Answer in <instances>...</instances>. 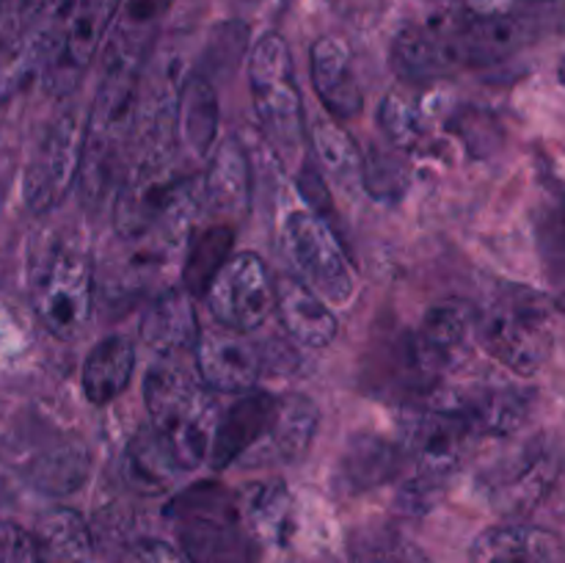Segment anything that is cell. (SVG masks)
<instances>
[{
    "mask_svg": "<svg viewBox=\"0 0 565 563\" xmlns=\"http://www.w3.org/2000/svg\"><path fill=\"white\" fill-rule=\"evenodd\" d=\"M367 390L373 395L386 392L390 397L406 401L408 406L428 401L434 392H439V375L428 368V362L419 353L414 331L392 329L381 342H375L367 351Z\"/></svg>",
    "mask_w": 565,
    "mask_h": 563,
    "instance_id": "obj_14",
    "label": "cell"
},
{
    "mask_svg": "<svg viewBox=\"0 0 565 563\" xmlns=\"http://www.w3.org/2000/svg\"><path fill=\"white\" fill-rule=\"evenodd\" d=\"M243 3L257 6V9H265V6H274V3H279V0H243Z\"/></svg>",
    "mask_w": 565,
    "mask_h": 563,
    "instance_id": "obj_42",
    "label": "cell"
},
{
    "mask_svg": "<svg viewBox=\"0 0 565 563\" xmlns=\"http://www.w3.org/2000/svg\"><path fill=\"white\" fill-rule=\"evenodd\" d=\"M483 439L458 397L423 401L406 414L403 445L408 450L412 475L401 486L397 508L412 517L430 511L445 495L452 475L467 464Z\"/></svg>",
    "mask_w": 565,
    "mask_h": 563,
    "instance_id": "obj_2",
    "label": "cell"
},
{
    "mask_svg": "<svg viewBox=\"0 0 565 563\" xmlns=\"http://www.w3.org/2000/svg\"><path fill=\"white\" fill-rule=\"evenodd\" d=\"M204 298L215 323L248 334L276 309V282L259 254L237 252L226 259Z\"/></svg>",
    "mask_w": 565,
    "mask_h": 563,
    "instance_id": "obj_13",
    "label": "cell"
},
{
    "mask_svg": "<svg viewBox=\"0 0 565 563\" xmlns=\"http://www.w3.org/2000/svg\"><path fill=\"white\" fill-rule=\"evenodd\" d=\"M539 248L544 257L546 279L555 293L557 307L565 309V210L546 208L539 215Z\"/></svg>",
    "mask_w": 565,
    "mask_h": 563,
    "instance_id": "obj_37",
    "label": "cell"
},
{
    "mask_svg": "<svg viewBox=\"0 0 565 563\" xmlns=\"http://www.w3.org/2000/svg\"><path fill=\"white\" fill-rule=\"evenodd\" d=\"M174 136L180 152L204 160L218 136V94L204 72H191L180 83L174 110Z\"/></svg>",
    "mask_w": 565,
    "mask_h": 563,
    "instance_id": "obj_22",
    "label": "cell"
},
{
    "mask_svg": "<svg viewBox=\"0 0 565 563\" xmlns=\"http://www.w3.org/2000/svg\"><path fill=\"white\" fill-rule=\"evenodd\" d=\"M312 147L329 180H334L345 191L362 188L364 155L342 127H337L334 121H318L312 127Z\"/></svg>",
    "mask_w": 565,
    "mask_h": 563,
    "instance_id": "obj_34",
    "label": "cell"
},
{
    "mask_svg": "<svg viewBox=\"0 0 565 563\" xmlns=\"http://www.w3.org/2000/svg\"><path fill=\"white\" fill-rule=\"evenodd\" d=\"M193 359H196L202 384L213 392H230V395L248 392L265 373L263 346L224 326L199 331Z\"/></svg>",
    "mask_w": 565,
    "mask_h": 563,
    "instance_id": "obj_15",
    "label": "cell"
},
{
    "mask_svg": "<svg viewBox=\"0 0 565 563\" xmlns=\"http://www.w3.org/2000/svg\"><path fill=\"white\" fill-rule=\"evenodd\" d=\"M309 75L318 92L320 103L326 105L334 119H356L364 110V94L359 77L353 72L351 53L345 44L334 36H323L312 44L309 53Z\"/></svg>",
    "mask_w": 565,
    "mask_h": 563,
    "instance_id": "obj_19",
    "label": "cell"
},
{
    "mask_svg": "<svg viewBox=\"0 0 565 563\" xmlns=\"http://www.w3.org/2000/svg\"><path fill=\"white\" fill-rule=\"evenodd\" d=\"M472 417L480 436H511L522 428L533 412V395L516 386H480L458 397Z\"/></svg>",
    "mask_w": 565,
    "mask_h": 563,
    "instance_id": "obj_28",
    "label": "cell"
},
{
    "mask_svg": "<svg viewBox=\"0 0 565 563\" xmlns=\"http://www.w3.org/2000/svg\"><path fill=\"white\" fill-rule=\"evenodd\" d=\"M174 0H121L103 42V72L143 77L149 50Z\"/></svg>",
    "mask_w": 565,
    "mask_h": 563,
    "instance_id": "obj_16",
    "label": "cell"
},
{
    "mask_svg": "<svg viewBox=\"0 0 565 563\" xmlns=\"http://www.w3.org/2000/svg\"><path fill=\"white\" fill-rule=\"evenodd\" d=\"M182 555L191 563H254L257 539L243 513L241 497L218 480H199L166 508Z\"/></svg>",
    "mask_w": 565,
    "mask_h": 563,
    "instance_id": "obj_4",
    "label": "cell"
},
{
    "mask_svg": "<svg viewBox=\"0 0 565 563\" xmlns=\"http://www.w3.org/2000/svg\"><path fill=\"white\" fill-rule=\"evenodd\" d=\"M243 513L257 544H287L292 533V497L285 484H263L248 491L246 502H241Z\"/></svg>",
    "mask_w": 565,
    "mask_h": 563,
    "instance_id": "obj_31",
    "label": "cell"
},
{
    "mask_svg": "<svg viewBox=\"0 0 565 563\" xmlns=\"http://www.w3.org/2000/svg\"><path fill=\"white\" fill-rule=\"evenodd\" d=\"M379 119L395 149L412 152V149H419L428 141V125L423 119V110L406 94H386Z\"/></svg>",
    "mask_w": 565,
    "mask_h": 563,
    "instance_id": "obj_36",
    "label": "cell"
},
{
    "mask_svg": "<svg viewBox=\"0 0 565 563\" xmlns=\"http://www.w3.org/2000/svg\"><path fill=\"white\" fill-rule=\"evenodd\" d=\"M276 309L287 334L301 348H329L337 337V318L329 304L315 296L296 276H281L276 282Z\"/></svg>",
    "mask_w": 565,
    "mask_h": 563,
    "instance_id": "obj_24",
    "label": "cell"
},
{
    "mask_svg": "<svg viewBox=\"0 0 565 563\" xmlns=\"http://www.w3.org/2000/svg\"><path fill=\"white\" fill-rule=\"evenodd\" d=\"M362 188H367V193H373L375 199H386V202L392 196H403L408 188L406 166L392 152H381L379 147H373L364 155Z\"/></svg>",
    "mask_w": 565,
    "mask_h": 563,
    "instance_id": "obj_38",
    "label": "cell"
},
{
    "mask_svg": "<svg viewBox=\"0 0 565 563\" xmlns=\"http://www.w3.org/2000/svg\"><path fill=\"white\" fill-rule=\"evenodd\" d=\"M281 252L296 270V279L303 282L315 296L334 307L351 301L356 293V274L329 221L315 215L312 210L287 213L281 221Z\"/></svg>",
    "mask_w": 565,
    "mask_h": 563,
    "instance_id": "obj_10",
    "label": "cell"
},
{
    "mask_svg": "<svg viewBox=\"0 0 565 563\" xmlns=\"http://www.w3.org/2000/svg\"><path fill=\"white\" fill-rule=\"evenodd\" d=\"M202 202L213 215H218L215 224H235L248 213L252 204V163L241 141L226 138L215 147L213 163L204 177Z\"/></svg>",
    "mask_w": 565,
    "mask_h": 563,
    "instance_id": "obj_20",
    "label": "cell"
},
{
    "mask_svg": "<svg viewBox=\"0 0 565 563\" xmlns=\"http://www.w3.org/2000/svg\"><path fill=\"white\" fill-rule=\"evenodd\" d=\"M248 83L263 136L290 163L303 147V99L285 36L274 31L259 36L248 59Z\"/></svg>",
    "mask_w": 565,
    "mask_h": 563,
    "instance_id": "obj_8",
    "label": "cell"
},
{
    "mask_svg": "<svg viewBox=\"0 0 565 563\" xmlns=\"http://www.w3.org/2000/svg\"><path fill=\"white\" fill-rule=\"evenodd\" d=\"M0 563H39L33 535L20 524H0Z\"/></svg>",
    "mask_w": 565,
    "mask_h": 563,
    "instance_id": "obj_39",
    "label": "cell"
},
{
    "mask_svg": "<svg viewBox=\"0 0 565 563\" xmlns=\"http://www.w3.org/2000/svg\"><path fill=\"white\" fill-rule=\"evenodd\" d=\"M31 535L39 563H92V530L75 508H53L42 513Z\"/></svg>",
    "mask_w": 565,
    "mask_h": 563,
    "instance_id": "obj_26",
    "label": "cell"
},
{
    "mask_svg": "<svg viewBox=\"0 0 565 563\" xmlns=\"http://www.w3.org/2000/svg\"><path fill=\"white\" fill-rule=\"evenodd\" d=\"M475 323H478V307L452 298L430 307L423 323L412 329L419 353L439 379L463 362L475 340Z\"/></svg>",
    "mask_w": 565,
    "mask_h": 563,
    "instance_id": "obj_17",
    "label": "cell"
},
{
    "mask_svg": "<svg viewBox=\"0 0 565 563\" xmlns=\"http://www.w3.org/2000/svg\"><path fill=\"white\" fill-rule=\"evenodd\" d=\"M138 92L141 77L99 72L97 94L83 119V155L77 174L81 199L92 210L99 208L121 180L138 116Z\"/></svg>",
    "mask_w": 565,
    "mask_h": 563,
    "instance_id": "obj_3",
    "label": "cell"
},
{
    "mask_svg": "<svg viewBox=\"0 0 565 563\" xmlns=\"http://www.w3.org/2000/svg\"><path fill=\"white\" fill-rule=\"evenodd\" d=\"M472 563H552V541L527 524H497L475 539Z\"/></svg>",
    "mask_w": 565,
    "mask_h": 563,
    "instance_id": "obj_30",
    "label": "cell"
},
{
    "mask_svg": "<svg viewBox=\"0 0 565 563\" xmlns=\"http://www.w3.org/2000/svg\"><path fill=\"white\" fill-rule=\"evenodd\" d=\"M88 450L77 439L61 442L44 453L31 469V484L50 497H64L81 489L88 478Z\"/></svg>",
    "mask_w": 565,
    "mask_h": 563,
    "instance_id": "obj_33",
    "label": "cell"
},
{
    "mask_svg": "<svg viewBox=\"0 0 565 563\" xmlns=\"http://www.w3.org/2000/svg\"><path fill=\"white\" fill-rule=\"evenodd\" d=\"M475 340L513 373H539L555 348L550 301L524 285H500L478 309Z\"/></svg>",
    "mask_w": 565,
    "mask_h": 563,
    "instance_id": "obj_5",
    "label": "cell"
},
{
    "mask_svg": "<svg viewBox=\"0 0 565 563\" xmlns=\"http://www.w3.org/2000/svg\"><path fill=\"white\" fill-rule=\"evenodd\" d=\"M318 423L320 408L312 397L298 395V392H290V395L281 397L276 395L268 434H265L270 442V450L276 453L279 461H301L309 453V447H312L315 434H318Z\"/></svg>",
    "mask_w": 565,
    "mask_h": 563,
    "instance_id": "obj_27",
    "label": "cell"
},
{
    "mask_svg": "<svg viewBox=\"0 0 565 563\" xmlns=\"http://www.w3.org/2000/svg\"><path fill=\"white\" fill-rule=\"evenodd\" d=\"M121 0H61L39 33V81L53 97H66L103 50Z\"/></svg>",
    "mask_w": 565,
    "mask_h": 563,
    "instance_id": "obj_7",
    "label": "cell"
},
{
    "mask_svg": "<svg viewBox=\"0 0 565 563\" xmlns=\"http://www.w3.org/2000/svg\"><path fill=\"white\" fill-rule=\"evenodd\" d=\"M141 337L160 359L174 362L193 353L199 340V320L188 290H163L149 301L141 320Z\"/></svg>",
    "mask_w": 565,
    "mask_h": 563,
    "instance_id": "obj_21",
    "label": "cell"
},
{
    "mask_svg": "<svg viewBox=\"0 0 565 563\" xmlns=\"http://www.w3.org/2000/svg\"><path fill=\"white\" fill-rule=\"evenodd\" d=\"M180 464L174 461L169 447L163 445L158 434L141 428L132 434L125 447V484L138 495H163L171 489L174 478L180 475Z\"/></svg>",
    "mask_w": 565,
    "mask_h": 563,
    "instance_id": "obj_29",
    "label": "cell"
},
{
    "mask_svg": "<svg viewBox=\"0 0 565 563\" xmlns=\"http://www.w3.org/2000/svg\"><path fill=\"white\" fill-rule=\"evenodd\" d=\"M348 563H430V557L401 530L373 524L351 535Z\"/></svg>",
    "mask_w": 565,
    "mask_h": 563,
    "instance_id": "obj_35",
    "label": "cell"
},
{
    "mask_svg": "<svg viewBox=\"0 0 565 563\" xmlns=\"http://www.w3.org/2000/svg\"><path fill=\"white\" fill-rule=\"evenodd\" d=\"M563 469V453L557 442L546 436L524 442L497 458L483 475L480 489L486 500L502 517H524L535 511L555 489Z\"/></svg>",
    "mask_w": 565,
    "mask_h": 563,
    "instance_id": "obj_11",
    "label": "cell"
},
{
    "mask_svg": "<svg viewBox=\"0 0 565 563\" xmlns=\"http://www.w3.org/2000/svg\"><path fill=\"white\" fill-rule=\"evenodd\" d=\"M132 368H136V348L127 337L110 334L99 340L83 362L81 386L86 401L94 406L116 401L130 384Z\"/></svg>",
    "mask_w": 565,
    "mask_h": 563,
    "instance_id": "obj_25",
    "label": "cell"
},
{
    "mask_svg": "<svg viewBox=\"0 0 565 563\" xmlns=\"http://www.w3.org/2000/svg\"><path fill=\"white\" fill-rule=\"evenodd\" d=\"M116 563H185L182 552L163 539H143L127 546Z\"/></svg>",
    "mask_w": 565,
    "mask_h": 563,
    "instance_id": "obj_41",
    "label": "cell"
},
{
    "mask_svg": "<svg viewBox=\"0 0 565 563\" xmlns=\"http://www.w3.org/2000/svg\"><path fill=\"white\" fill-rule=\"evenodd\" d=\"M152 431L169 447L182 472L207 458L215 431V401L207 386L196 384L180 364L160 359L143 381Z\"/></svg>",
    "mask_w": 565,
    "mask_h": 563,
    "instance_id": "obj_6",
    "label": "cell"
},
{
    "mask_svg": "<svg viewBox=\"0 0 565 563\" xmlns=\"http://www.w3.org/2000/svg\"><path fill=\"white\" fill-rule=\"evenodd\" d=\"M31 304L44 329L58 340H77L86 331L94 304L92 259L83 248L58 243L33 263Z\"/></svg>",
    "mask_w": 565,
    "mask_h": 563,
    "instance_id": "obj_9",
    "label": "cell"
},
{
    "mask_svg": "<svg viewBox=\"0 0 565 563\" xmlns=\"http://www.w3.org/2000/svg\"><path fill=\"white\" fill-rule=\"evenodd\" d=\"M298 188H301V196L309 202V210L320 219H331L334 215V204H331L329 188H326V177L318 174L312 163H303L301 174H298Z\"/></svg>",
    "mask_w": 565,
    "mask_h": 563,
    "instance_id": "obj_40",
    "label": "cell"
},
{
    "mask_svg": "<svg viewBox=\"0 0 565 563\" xmlns=\"http://www.w3.org/2000/svg\"><path fill=\"white\" fill-rule=\"evenodd\" d=\"M533 39V22L516 11H475L450 3L428 20L401 28L390 50L395 75L406 83L445 81L475 66L497 64Z\"/></svg>",
    "mask_w": 565,
    "mask_h": 563,
    "instance_id": "obj_1",
    "label": "cell"
},
{
    "mask_svg": "<svg viewBox=\"0 0 565 563\" xmlns=\"http://www.w3.org/2000/svg\"><path fill=\"white\" fill-rule=\"evenodd\" d=\"M276 395L263 390L241 392L235 403L215 419L213 442H210V464L213 469H226L246 456L259 439H265L274 414Z\"/></svg>",
    "mask_w": 565,
    "mask_h": 563,
    "instance_id": "obj_18",
    "label": "cell"
},
{
    "mask_svg": "<svg viewBox=\"0 0 565 563\" xmlns=\"http://www.w3.org/2000/svg\"><path fill=\"white\" fill-rule=\"evenodd\" d=\"M557 77H561V83H563V86H565V55H563L561 66H557Z\"/></svg>",
    "mask_w": 565,
    "mask_h": 563,
    "instance_id": "obj_43",
    "label": "cell"
},
{
    "mask_svg": "<svg viewBox=\"0 0 565 563\" xmlns=\"http://www.w3.org/2000/svg\"><path fill=\"white\" fill-rule=\"evenodd\" d=\"M408 469L406 445L395 439H386L379 434H359L348 445L345 456L340 464V484L345 491L359 495V491L375 489V486L392 484Z\"/></svg>",
    "mask_w": 565,
    "mask_h": 563,
    "instance_id": "obj_23",
    "label": "cell"
},
{
    "mask_svg": "<svg viewBox=\"0 0 565 563\" xmlns=\"http://www.w3.org/2000/svg\"><path fill=\"white\" fill-rule=\"evenodd\" d=\"M232 246H235V226L210 224L202 232H196L185 265H182L185 290L193 296H204L226 259L232 257Z\"/></svg>",
    "mask_w": 565,
    "mask_h": 563,
    "instance_id": "obj_32",
    "label": "cell"
},
{
    "mask_svg": "<svg viewBox=\"0 0 565 563\" xmlns=\"http://www.w3.org/2000/svg\"><path fill=\"white\" fill-rule=\"evenodd\" d=\"M83 121L75 110H64L44 127L25 169V204L31 213L44 215L58 208L81 174Z\"/></svg>",
    "mask_w": 565,
    "mask_h": 563,
    "instance_id": "obj_12",
    "label": "cell"
}]
</instances>
